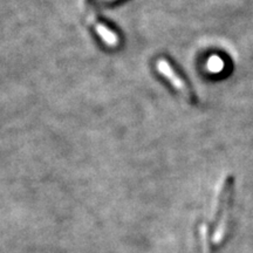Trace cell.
I'll use <instances>...</instances> for the list:
<instances>
[{
    "label": "cell",
    "instance_id": "6da1fadb",
    "mask_svg": "<svg viewBox=\"0 0 253 253\" xmlns=\"http://www.w3.org/2000/svg\"><path fill=\"white\" fill-rule=\"evenodd\" d=\"M156 71L162 74L163 78H166L168 81L171 84V86L175 88L176 90H178L182 95H184L186 99L190 101H196L194 93L190 89L188 84L183 80L182 77L179 74H177V72L173 69L171 63L168 61L167 59H158L156 61Z\"/></svg>",
    "mask_w": 253,
    "mask_h": 253
},
{
    "label": "cell",
    "instance_id": "7a4b0ae2",
    "mask_svg": "<svg viewBox=\"0 0 253 253\" xmlns=\"http://www.w3.org/2000/svg\"><path fill=\"white\" fill-rule=\"evenodd\" d=\"M89 21L93 24V27L95 32H96L97 36L100 37V39L102 40L107 46L115 47L119 45L120 39H119V36L115 33V32L110 30V28L108 26H106L104 24L100 23V21L95 17H90Z\"/></svg>",
    "mask_w": 253,
    "mask_h": 253
}]
</instances>
